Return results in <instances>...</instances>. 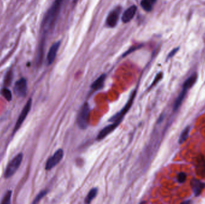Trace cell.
<instances>
[{"mask_svg":"<svg viewBox=\"0 0 205 204\" xmlns=\"http://www.w3.org/2000/svg\"><path fill=\"white\" fill-rule=\"evenodd\" d=\"M62 3L63 0H55L45 14L42 23V28L45 33L48 32L54 27L61 9Z\"/></svg>","mask_w":205,"mask_h":204,"instance_id":"cell-1","label":"cell"},{"mask_svg":"<svg viewBox=\"0 0 205 204\" xmlns=\"http://www.w3.org/2000/svg\"><path fill=\"white\" fill-rule=\"evenodd\" d=\"M90 116V108L88 103L84 104L80 108L77 117V123L79 128L85 129L88 126Z\"/></svg>","mask_w":205,"mask_h":204,"instance_id":"cell-2","label":"cell"},{"mask_svg":"<svg viewBox=\"0 0 205 204\" xmlns=\"http://www.w3.org/2000/svg\"><path fill=\"white\" fill-rule=\"evenodd\" d=\"M23 159V154L22 153L17 154L8 164L4 173V177L8 178L12 177L19 168Z\"/></svg>","mask_w":205,"mask_h":204,"instance_id":"cell-3","label":"cell"},{"mask_svg":"<svg viewBox=\"0 0 205 204\" xmlns=\"http://www.w3.org/2000/svg\"><path fill=\"white\" fill-rule=\"evenodd\" d=\"M32 105V99L30 98L28 99V101L26 102L25 105L23 108L17 121L16 123V125L14 127V129L13 131V135H14L20 128L21 125H22L23 122L25 121L26 116H28L31 107Z\"/></svg>","mask_w":205,"mask_h":204,"instance_id":"cell-4","label":"cell"},{"mask_svg":"<svg viewBox=\"0 0 205 204\" xmlns=\"http://www.w3.org/2000/svg\"><path fill=\"white\" fill-rule=\"evenodd\" d=\"M121 11V7L118 6L113 8L108 14L106 20V25L109 28H114L116 26Z\"/></svg>","mask_w":205,"mask_h":204,"instance_id":"cell-5","label":"cell"},{"mask_svg":"<svg viewBox=\"0 0 205 204\" xmlns=\"http://www.w3.org/2000/svg\"><path fill=\"white\" fill-rule=\"evenodd\" d=\"M64 157V151L63 149H58L57 151L48 159L46 162L45 169L46 170H50L57 166L63 159Z\"/></svg>","mask_w":205,"mask_h":204,"instance_id":"cell-6","label":"cell"},{"mask_svg":"<svg viewBox=\"0 0 205 204\" xmlns=\"http://www.w3.org/2000/svg\"><path fill=\"white\" fill-rule=\"evenodd\" d=\"M135 96H136V92H134V93L131 96V98L128 101V102L126 105V106L120 112H118L115 115H114L113 117H112L109 121H110L112 122H118V123H120V122L123 120L124 116L126 115V114L127 113V111L129 110L130 108L131 107Z\"/></svg>","mask_w":205,"mask_h":204,"instance_id":"cell-7","label":"cell"},{"mask_svg":"<svg viewBox=\"0 0 205 204\" xmlns=\"http://www.w3.org/2000/svg\"><path fill=\"white\" fill-rule=\"evenodd\" d=\"M27 81L24 78H22L17 80L14 87V92L15 95L18 97H25L27 93Z\"/></svg>","mask_w":205,"mask_h":204,"instance_id":"cell-8","label":"cell"},{"mask_svg":"<svg viewBox=\"0 0 205 204\" xmlns=\"http://www.w3.org/2000/svg\"><path fill=\"white\" fill-rule=\"evenodd\" d=\"M61 45V41H57L54 43L49 49V50L47 56V61L48 65H51L53 64L54 61L55 60L58 51Z\"/></svg>","mask_w":205,"mask_h":204,"instance_id":"cell-9","label":"cell"},{"mask_svg":"<svg viewBox=\"0 0 205 204\" xmlns=\"http://www.w3.org/2000/svg\"><path fill=\"white\" fill-rule=\"evenodd\" d=\"M136 11L137 7L135 5L129 7L126 10V11L123 14L121 17L122 21L125 23L130 22L134 18Z\"/></svg>","mask_w":205,"mask_h":204,"instance_id":"cell-10","label":"cell"},{"mask_svg":"<svg viewBox=\"0 0 205 204\" xmlns=\"http://www.w3.org/2000/svg\"><path fill=\"white\" fill-rule=\"evenodd\" d=\"M120 123L118 122H113V123L106 126L104 129H103L99 134L97 136V139L98 140H101L103 138H104L107 135L110 134L112 131H113L117 126L119 125Z\"/></svg>","mask_w":205,"mask_h":204,"instance_id":"cell-11","label":"cell"},{"mask_svg":"<svg viewBox=\"0 0 205 204\" xmlns=\"http://www.w3.org/2000/svg\"><path fill=\"white\" fill-rule=\"evenodd\" d=\"M191 186L195 195L198 196L201 194L202 192L205 189V183H202L198 180L193 179L191 181Z\"/></svg>","mask_w":205,"mask_h":204,"instance_id":"cell-12","label":"cell"},{"mask_svg":"<svg viewBox=\"0 0 205 204\" xmlns=\"http://www.w3.org/2000/svg\"><path fill=\"white\" fill-rule=\"evenodd\" d=\"M106 74H103L102 75H101L95 81H94L92 84H91V89L92 90H99L100 89H101L104 83L105 79H106Z\"/></svg>","mask_w":205,"mask_h":204,"instance_id":"cell-13","label":"cell"},{"mask_svg":"<svg viewBox=\"0 0 205 204\" xmlns=\"http://www.w3.org/2000/svg\"><path fill=\"white\" fill-rule=\"evenodd\" d=\"M197 76L196 74H194L192 75H191L184 82L183 87H182V89H184L188 91L195 84L197 80Z\"/></svg>","mask_w":205,"mask_h":204,"instance_id":"cell-14","label":"cell"},{"mask_svg":"<svg viewBox=\"0 0 205 204\" xmlns=\"http://www.w3.org/2000/svg\"><path fill=\"white\" fill-rule=\"evenodd\" d=\"M188 91L182 89V92H181V93L179 95L178 97L176 98L175 104H174V106H173V110L174 111H176L177 110H178V108L180 107V106L181 105V104L182 103L184 99L185 98V96L187 95Z\"/></svg>","mask_w":205,"mask_h":204,"instance_id":"cell-15","label":"cell"},{"mask_svg":"<svg viewBox=\"0 0 205 204\" xmlns=\"http://www.w3.org/2000/svg\"><path fill=\"white\" fill-rule=\"evenodd\" d=\"M98 192V189L97 188H92L88 193L85 202L86 204H89L91 201L96 197Z\"/></svg>","mask_w":205,"mask_h":204,"instance_id":"cell-16","label":"cell"},{"mask_svg":"<svg viewBox=\"0 0 205 204\" xmlns=\"http://www.w3.org/2000/svg\"><path fill=\"white\" fill-rule=\"evenodd\" d=\"M1 95L8 101L12 100V93L11 92L7 87L2 88L0 91Z\"/></svg>","mask_w":205,"mask_h":204,"instance_id":"cell-17","label":"cell"},{"mask_svg":"<svg viewBox=\"0 0 205 204\" xmlns=\"http://www.w3.org/2000/svg\"><path fill=\"white\" fill-rule=\"evenodd\" d=\"M190 131V126H187L182 132V133L181 134V135L179 136V143L180 144L184 143L185 141V140L187 139L188 135H189Z\"/></svg>","mask_w":205,"mask_h":204,"instance_id":"cell-18","label":"cell"},{"mask_svg":"<svg viewBox=\"0 0 205 204\" xmlns=\"http://www.w3.org/2000/svg\"><path fill=\"white\" fill-rule=\"evenodd\" d=\"M140 5L146 11H151L152 9V3L150 0H141Z\"/></svg>","mask_w":205,"mask_h":204,"instance_id":"cell-19","label":"cell"},{"mask_svg":"<svg viewBox=\"0 0 205 204\" xmlns=\"http://www.w3.org/2000/svg\"><path fill=\"white\" fill-rule=\"evenodd\" d=\"M197 172L199 175H205V161L201 160L197 166ZM200 175V176H201Z\"/></svg>","mask_w":205,"mask_h":204,"instance_id":"cell-20","label":"cell"},{"mask_svg":"<svg viewBox=\"0 0 205 204\" xmlns=\"http://www.w3.org/2000/svg\"><path fill=\"white\" fill-rule=\"evenodd\" d=\"M13 72L11 71H9L7 72L4 78V84L6 86H10L11 83L13 80Z\"/></svg>","mask_w":205,"mask_h":204,"instance_id":"cell-21","label":"cell"},{"mask_svg":"<svg viewBox=\"0 0 205 204\" xmlns=\"http://www.w3.org/2000/svg\"><path fill=\"white\" fill-rule=\"evenodd\" d=\"M11 194L12 192L11 190H8L5 195L4 196L1 204H10V200H11Z\"/></svg>","mask_w":205,"mask_h":204,"instance_id":"cell-22","label":"cell"},{"mask_svg":"<svg viewBox=\"0 0 205 204\" xmlns=\"http://www.w3.org/2000/svg\"><path fill=\"white\" fill-rule=\"evenodd\" d=\"M47 193H48L47 190H42V191H41L37 195V196L35 198L34 201L33 202V204H37V203H38L43 197H45Z\"/></svg>","mask_w":205,"mask_h":204,"instance_id":"cell-23","label":"cell"},{"mask_svg":"<svg viewBox=\"0 0 205 204\" xmlns=\"http://www.w3.org/2000/svg\"><path fill=\"white\" fill-rule=\"evenodd\" d=\"M178 181L180 183H183L187 179V174L184 172H181L178 175Z\"/></svg>","mask_w":205,"mask_h":204,"instance_id":"cell-24","label":"cell"},{"mask_svg":"<svg viewBox=\"0 0 205 204\" xmlns=\"http://www.w3.org/2000/svg\"><path fill=\"white\" fill-rule=\"evenodd\" d=\"M141 47V46L140 45V46H135V47H133L130 48L127 52H126L124 53V55H123V57H124V56H127V55H129L130 53H132L133 52L136 50L137 49H140Z\"/></svg>","mask_w":205,"mask_h":204,"instance_id":"cell-25","label":"cell"},{"mask_svg":"<svg viewBox=\"0 0 205 204\" xmlns=\"http://www.w3.org/2000/svg\"><path fill=\"white\" fill-rule=\"evenodd\" d=\"M178 50H179V48H175V49H174L173 50H172L169 53V55H168V56H167V58L169 59V58H172V56H173L176 53V52L178 51Z\"/></svg>","mask_w":205,"mask_h":204,"instance_id":"cell-26","label":"cell"},{"mask_svg":"<svg viewBox=\"0 0 205 204\" xmlns=\"http://www.w3.org/2000/svg\"><path fill=\"white\" fill-rule=\"evenodd\" d=\"M151 1V2L152 3V4H154V3H155L156 2V1H157V0H150Z\"/></svg>","mask_w":205,"mask_h":204,"instance_id":"cell-27","label":"cell"},{"mask_svg":"<svg viewBox=\"0 0 205 204\" xmlns=\"http://www.w3.org/2000/svg\"><path fill=\"white\" fill-rule=\"evenodd\" d=\"M77 0H74V2H77Z\"/></svg>","mask_w":205,"mask_h":204,"instance_id":"cell-28","label":"cell"}]
</instances>
